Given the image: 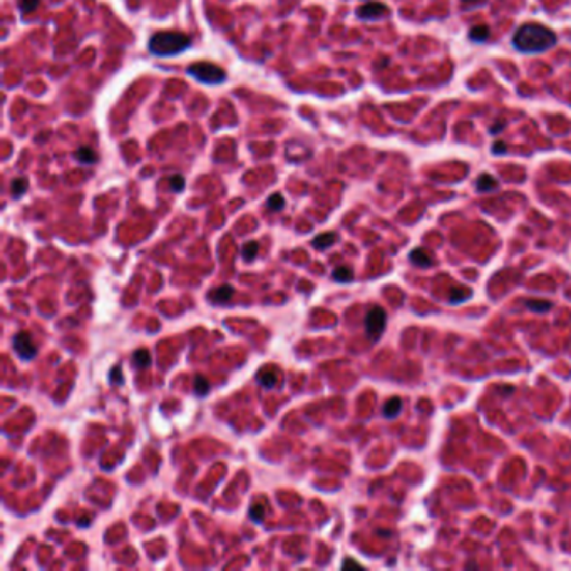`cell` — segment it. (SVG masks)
I'll use <instances>...</instances> for the list:
<instances>
[{
  "mask_svg": "<svg viewBox=\"0 0 571 571\" xmlns=\"http://www.w3.org/2000/svg\"><path fill=\"white\" fill-rule=\"evenodd\" d=\"M276 379H278V376H276L275 370H263L258 374V382L262 384L263 387H273L276 384Z\"/></svg>",
  "mask_w": 571,
  "mask_h": 571,
  "instance_id": "obj_18",
  "label": "cell"
},
{
  "mask_svg": "<svg viewBox=\"0 0 571 571\" xmlns=\"http://www.w3.org/2000/svg\"><path fill=\"white\" fill-rule=\"evenodd\" d=\"M74 158L82 164H94L97 161V154L94 149H91L89 146H82L74 153Z\"/></svg>",
  "mask_w": 571,
  "mask_h": 571,
  "instance_id": "obj_13",
  "label": "cell"
},
{
  "mask_svg": "<svg viewBox=\"0 0 571 571\" xmlns=\"http://www.w3.org/2000/svg\"><path fill=\"white\" fill-rule=\"evenodd\" d=\"M344 568H347V566H360L359 563H355V561H352V559H347V561H345L344 564H342Z\"/></svg>",
  "mask_w": 571,
  "mask_h": 571,
  "instance_id": "obj_30",
  "label": "cell"
},
{
  "mask_svg": "<svg viewBox=\"0 0 571 571\" xmlns=\"http://www.w3.org/2000/svg\"><path fill=\"white\" fill-rule=\"evenodd\" d=\"M506 128V124H504V121H499L498 124H494L491 129H489V132H491V134H498L499 131H503Z\"/></svg>",
  "mask_w": 571,
  "mask_h": 571,
  "instance_id": "obj_29",
  "label": "cell"
},
{
  "mask_svg": "<svg viewBox=\"0 0 571 571\" xmlns=\"http://www.w3.org/2000/svg\"><path fill=\"white\" fill-rule=\"evenodd\" d=\"M489 36H491V31H489V27L484 25V24L471 27V31H469V39L472 40V42H486V40L489 39Z\"/></svg>",
  "mask_w": 571,
  "mask_h": 571,
  "instance_id": "obj_14",
  "label": "cell"
},
{
  "mask_svg": "<svg viewBox=\"0 0 571 571\" xmlns=\"http://www.w3.org/2000/svg\"><path fill=\"white\" fill-rule=\"evenodd\" d=\"M335 241H337V235L333 232H327V233L317 235L315 238L311 240V246L317 248V250H327V248H330Z\"/></svg>",
  "mask_w": 571,
  "mask_h": 571,
  "instance_id": "obj_9",
  "label": "cell"
},
{
  "mask_svg": "<svg viewBox=\"0 0 571 571\" xmlns=\"http://www.w3.org/2000/svg\"><path fill=\"white\" fill-rule=\"evenodd\" d=\"M12 196L14 198H20L22 194L27 191V180L24 178H17V180L12 181Z\"/></svg>",
  "mask_w": 571,
  "mask_h": 571,
  "instance_id": "obj_22",
  "label": "cell"
},
{
  "mask_svg": "<svg viewBox=\"0 0 571 571\" xmlns=\"http://www.w3.org/2000/svg\"><path fill=\"white\" fill-rule=\"evenodd\" d=\"M526 307L531 310V311H536V313H546V311H550L553 308V303L548 302V300H538V298H531V300H526Z\"/></svg>",
  "mask_w": 571,
  "mask_h": 571,
  "instance_id": "obj_15",
  "label": "cell"
},
{
  "mask_svg": "<svg viewBox=\"0 0 571 571\" xmlns=\"http://www.w3.org/2000/svg\"><path fill=\"white\" fill-rule=\"evenodd\" d=\"M186 72L203 84H221L226 79V72L210 62H196V64L188 66Z\"/></svg>",
  "mask_w": 571,
  "mask_h": 571,
  "instance_id": "obj_3",
  "label": "cell"
},
{
  "mask_svg": "<svg viewBox=\"0 0 571 571\" xmlns=\"http://www.w3.org/2000/svg\"><path fill=\"white\" fill-rule=\"evenodd\" d=\"M499 183L496 180L494 176L488 175V173H482V175L477 178L476 181V188L479 193H489V191H494V189H498Z\"/></svg>",
  "mask_w": 571,
  "mask_h": 571,
  "instance_id": "obj_7",
  "label": "cell"
},
{
  "mask_svg": "<svg viewBox=\"0 0 571 571\" xmlns=\"http://www.w3.org/2000/svg\"><path fill=\"white\" fill-rule=\"evenodd\" d=\"M558 42L556 34L538 22H528L518 28L512 36V45L523 54H539L555 47Z\"/></svg>",
  "mask_w": 571,
  "mask_h": 571,
  "instance_id": "obj_1",
  "label": "cell"
},
{
  "mask_svg": "<svg viewBox=\"0 0 571 571\" xmlns=\"http://www.w3.org/2000/svg\"><path fill=\"white\" fill-rule=\"evenodd\" d=\"M389 14V7L380 2H367L357 9V15L362 20H379Z\"/></svg>",
  "mask_w": 571,
  "mask_h": 571,
  "instance_id": "obj_6",
  "label": "cell"
},
{
  "mask_svg": "<svg viewBox=\"0 0 571 571\" xmlns=\"http://www.w3.org/2000/svg\"><path fill=\"white\" fill-rule=\"evenodd\" d=\"M409 260H411L415 267H424V268L432 267L431 255L425 250H422V248H415V250H412L411 255H409Z\"/></svg>",
  "mask_w": 571,
  "mask_h": 571,
  "instance_id": "obj_8",
  "label": "cell"
},
{
  "mask_svg": "<svg viewBox=\"0 0 571 571\" xmlns=\"http://www.w3.org/2000/svg\"><path fill=\"white\" fill-rule=\"evenodd\" d=\"M283 206H285V198L278 193L272 194L267 201V208L270 211H280V210H283Z\"/></svg>",
  "mask_w": 571,
  "mask_h": 571,
  "instance_id": "obj_20",
  "label": "cell"
},
{
  "mask_svg": "<svg viewBox=\"0 0 571 571\" xmlns=\"http://www.w3.org/2000/svg\"><path fill=\"white\" fill-rule=\"evenodd\" d=\"M12 347L15 350V354L19 355L22 360H31L37 355L36 344H34L31 333H27V332L15 333L12 340Z\"/></svg>",
  "mask_w": 571,
  "mask_h": 571,
  "instance_id": "obj_5",
  "label": "cell"
},
{
  "mask_svg": "<svg viewBox=\"0 0 571 571\" xmlns=\"http://www.w3.org/2000/svg\"><path fill=\"white\" fill-rule=\"evenodd\" d=\"M472 297V290L471 288H466V287H455L454 290H451L449 293V302L452 305H459L466 302V300H469Z\"/></svg>",
  "mask_w": 571,
  "mask_h": 571,
  "instance_id": "obj_12",
  "label": "cell"
},
{
  "mask_svg": "<svg viewBox=\"0 0 571 571\" xmlns=\"http://www.w3.org/2000/svg\"><path fill=\"white\" fill-rule=\"evenodd\" d=\"M263 515H265V507L263 506H253L251 509H250V518L253 519V521H256V523H262V519H263Z\"/></svg>",
  "mask_w": 571,
  "mask_h": 571,
  "instance_id": "obj_25",
  "label": "cell"
},
{
  "mask_svg": "<svg viewBox=\"0 0 571 571\" xmlns=\"http://www.w3.org/2000/svg\"><path fill=\"white\" fill-rule=\"evenodd\" d=\"M486 4V0H461V7L464 10H471L476 7H481V5Z\"/></svg>",
  "mask_w": 571,
  "mask_h": 571,
  "instance_id": "obj_26",
  "label": "cell"
},
{
  "mask_svg": "<svg viewBox=\"0 0 571 571\" xmlns=\"http://www.w3.org/2000/svg\"><path fill=\"white\" fill-rule=\"evenodd\" d=\"M132 363L136 365V368H146L151 363V354L146 349L136 350L134 355H132Z\"/></svg>",
  "mask_w": 571,
  "mask_h": 571,
  "instance_id": "obj_16",
  "label": "cell"
},
{
  "mask_svg": "<svg viewBox=\"0 0 571 571\" xmlns=\"http://www.w3.org/2000/svg\"><path fill=\"white\" fill-rule=\"evenodd\" d=\"M191 45V39L181 32H158L149 39V52L159 57L181 54Z\"/></svg>",
  "mask_w": 571,
  "mask_h": 571,
  "instance_id": "obj_2",
  "label": "cell"
},
{
  "mask_svg": "<svg viewBox=\"0 0 571 571\" xmlns=\"http://www.w3.org/2000/svg\"><path fill=\"white\" fill-rule=\"evenodd\" d=\"M258 248H260V245L256 243V241H248V243L243 245L241 256H243L245 262H251V260L258 255Z\"/></svg>",
  "mask_w": 571,
  "mask_h": 571,
  "instance_id": "obj_19",
  "label": "cell"
},
{
  "mask_svg": "<svg viewBox=\"0 0 571 571\" xmlns=\"http://www.w3.org/2000/svg\"><path fill=\"white\" fill-rule=\"evenodd\" d=\"M385 324H387V313L384 308L372 307L365 315V332L372 342L380 338V335L385 330Z\"/></svg>",
  "mask_w": 571,
  "mask_h": 571,
  "instance_id": "obj_4",
  "label": "cell"
},
{
  "mask_svg": "<svg viewBox=\"0 0 571 571\" xmlns=\"http://www.w3.org/2000/svg\"><path fill=\"white\" fill-rule=\"evenodd\" d=\"M109 380H111V384H123V374H121V368L116 365L112 367L111 374H109Z\"/></svg>",
  "mask_w": 571,
  "mask_h": 571,
  "instance_id": "obj_27",
  "label": "cell"
},
{
  "mask_svg": "<svg viewBox=\"0 0 571 571\" xmlns=\"http://www.w3.org/2000/svg\"><path fill=\"white\" fill-rule=\"evenodd\" d=\"M332 278L338 281V283H349L354 280V272L349 267H338L332 272Z\"/></svg>",
  "mask_w": 571,
  "mask_h": 571,
  "instance_id": "obj_17",
  "label": "cell"
},
{
  "mask_svg": "<svg viewBox=\"0 0 571 571\" xmlns=\"http://www.w3.org/2000/svg\"><path fill=\"white\" fill-rule=\"evenodd\" d=\"M401 411H402V399L401 397H392V399H389L384 404V409H382L384 417H387V419H395L397 415L401 414Z\"/></svg>",
  "mask_w": 571,
  "mask_h": 571,
  "instance_id": "obj_10",
  "label": "cell"
},
{
  "mask_svg": "<svg viewBox=\"0 0 571 571\" xmlns=\"http://www.w3.org/2000/svg\"><path fill=\"white\" fill-rule=\"evenodd\" d=\"M193 385H194V394H198L201 397H205L208 392H210V382H208L203 376H196Z\"/></svg>",
  "mask_w": 571,
  "mask_h": 571,
  "instance_id": "obj_21",
  "label": "cell"
},
{
  "mask_svg": "<svg viewBox=\"0 0 571 571\" xmlns=\"http://www.w3.org/2000/svg\"><path fill=\"white\" fill-rule=\"evenodd\" d=\"M233 295H235L233 287L221 285V287H218L216 290L211 293L210 298L213 300V302H216V303H226V302H230V300L233 298Z\"/></svg>",
  "mask_w": 571,
  "mask_h": 571,
  "instance_id": "obj_11",
  "label": "cell"
},
{
  "mask_svg": "<svg viewBox=\"0 0 571 571\" xmlns=\"http://www.w3.org/2000/svg\"><path fill=\"white\" fill-rule=\"evenodd\" d=\"M169 184H171V189H173V191L180 193V191H183V188H184V178H183L181 175H175V176H171V178H169Z\"/></svg>",
  "mask_w": 571,
  "mask_h": 571,
  "instance_id": "obj_23",
  "label": "cell"
},
{
  "mask_svg": "<svg viewBox=\"0 0 571 571\" xmlns=\"http://www.w3.org/2000/svg\"><path fill=\"white\" fill-rule=\"evenodd\" d=\"M507 151V144L504 141H496L493 144V154L499 156V154H504Z\"/></svg>",
  "mask_w": 571,
  "mask_h": 571,
  "instance_id": "obj_28",
  "label": "cell"
},
{
  "mask_svg": "<svg viewBox=\"0 0 571 571\" xmlns=\"http://www.w3.org/2000/svg\"><path fill=\"white\" fill-rule=\"evenodd\" d=\"M37 5H39V0H20L19 9L24 14H28V12H32V10H36Z\"/></svg>",
  "mask_w": 571,
  "mask_h": 571,
  "instance_id": "obj_24",
  "label": "cell"
}]
</instances>
